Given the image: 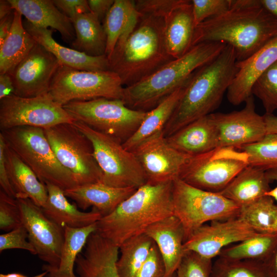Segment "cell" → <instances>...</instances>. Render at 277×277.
<instances>
[{
	"instance_id": "obj_20",
	"label": "cell",
	"mask_w": 277,
	"mask_h": 277,
	"mask_svg": "<svg viewBox=\"0 0 277 277\" xmlns=\"http://www.w3.org/2000/svg\"><path fill=\"white\" fill-rule=\"evenodd\" d=\"M118 255L119 247L95 231L76 258L75 273L78 277H119Z\"/></svg>"
},
{
	"instance_id": "obj_1",
	"label": "cell",
	"mask_w": 277,
	"mask_h": 277,
	"mask_svg": "<svg viewBox=\"0 0 277 277\" xmlns=\"http://www.w3.org/2000/svg\"><path fill=\"white\" fill-rule=\"evenodd\" d=\"M276 36L277 19L260 0H231L228 10L195 27L192 47L202 43L222 42L233 48L240 62Z\"/></svg>"
},
{
	"instance_id": "obj_38",
	"label": "cell",
	"mask_w": 277,
	"mask_h": 277,
	"mask_svg": "<svg viewBox=\"0 0 277 277\" xmlns=\"http://www.w3.org/2000/svg\"><path fill=\"white\" fill-rule=\"evenodd\" d=\"M210 277H271L264 262L218 258L212 264Z\"/></svg>"
},
{
	"instance_id": "obj_52",
	"label": "cell",
	"mask_w": 277,
	"mask_h": 277,
	"mask_svg": "<svg viewBox=\"0 0 277 277\" xmlns=\"http://www.w3.org/2000/svg\"><path fill=\"white\" fill-rule=\"evenodd\" d=\"M264 263L271 277H277V247L270 257Z\"/></svg>"
},
{
	"instance_id": "obj_39",
	"label": "cell",
	"mask_w": 277,
	"mask_h": 277,
	"mask_svg": "<svg viewBox=\"0 0 277 277\" xmlns=\"http://www.w3.org/2000/svg\"><path fill=\"white\" fill-rule=\"evenodd\" d=\"M236 148L247 154L249 165L265 171L277 167V134H267L256 143Z\"/></svg>"
},
{
	"instance_id": "obj_11",
	"label": "cell",
	"mask_w": 277,
	"mask_h": 277,
	"mask_svg": "<svg viewBox=\"0 0 277 277\" xmlns=\"http://www.w3.org/2000/svg\"><path fill=\"white\" fill-rule=\"evenodd\" d=\"M248 165V156L243 151L217 147L190 156L179 178L197 188L219 193Z\"/></svg>"
},
{
	"instance_id": "obj_28",
	"label": "cell",
	"mask_w": 277,
	"mask_h": 277,
	"mask_svg": "<svg viewBox=\"0 0 277 277\" xmlns=\"http://www.w3.org/2000/svg\"><path fill=\"white\" fill-rule=\"evenodd\" d=\"M5 158L7 171L16 199H29L38 206L43 208L48 196L46 185L6 144Z\"/></svg>"
},
{
	"instance_id": "obj_37",
	"label": "cell",
	"mask_w": 277,
	"mask_h": 277,
	"mask_svg": "<svg viewBox=\"0 0 277 277\" xmlns=\"http://www.w3.org/2000/svg\"><path fill=\"white\" fill-rule=\"evenodd\" d=\"M260 233H277V205L268 196L241 207L238 216Z\"/></svg>"
},
{
	"instance_id": "obj_9",
	"label": "cell",
	"mask_w": 277,
	"mask_h": 277,
	"mask_svg": "<svg viewBox=\"0 0 277 277\" xmlns=\"http://www.w3.org/2000/svg\"><path fill=\"white\" fill-rule=\"evenodd\" d=\"M63 108L76 121L123 143L136 131L147 111L134 110L121 100L73 101Z\"/></svg>"
},
{
	"instance_id": "obj_50",
	"label": "cell",
	"mask_w": 277,
	"mask_h": 277,
	"mask_svg": "<svg viewBox=\"0 0 277 277\" xmlns=\"http://www.w3.org/2000/svg\"><path fill=\"white\" fill-rule=\"evenodd\" d=\"M13 93V84L10 74H0V100Z\"/></svg>"
},
{
	"instance_id": "obj_12",
	"label": "cell",
	"mask_w": 277,
	"mask_h": 277,
	"mask_svg": "<svg viewBox=\"0 0 277 277\" xmlns=\"http://www.w3.org/2000/svg\"><path fill=\"white\" fill-rule=\"evenodd\" d=\"M44 130L57 159L72 175L77 186L101 182L102 172L91 143L73 123Z\"/></svg>"
},
{
	"instance_id": "obj_40",
	"label": "cell",
	"mask_w": 277,
	"mask_h": 277,
	"mask_svg": "<svg viewBox=\"0 0 277 277\" xmlns=\"http://www.w3.org/2000/svg\"><path fill=\"white\" fill-rule=\"evenodd\" d=\"M252 94L261 101L266 114L277 110V61L256 81Z\"/></svg>"
},
{
	"instance_id": "obj_32",
	"label": "cell",
	"mask_w": 277,
	"mask_h": 277,
	"mask_svg": "<svg viewBox=\"0 0 277 277\" xmlns=\"http://www.w3.org/2000/svg\"><path fill=\"white\" fill-rule=\"evenodd\" d=\"M70 19L75 33L71 48L90 56L106 55V35L99 19L88 12L77 14Z\"/></svg>"
},
{
	"instance_id": "obj_3",
	"label": "cell",
	"mask_w": 277,
	"mask_h": 277,
	"mask_svg": "<svg viewBox=\"0 0 277 277\" xmlns=\"http://www.w3.org/2000/svg\"><path fill=\"white\" fill-rule=\"evenodd\" d=\"M172 181L146 183L110 214L96 223V232L119 246L144 233L154 223L173 215Z\"/></svg>"
},
{
	"instance_id": "obj_51",
	"label": "cell",
	"mask_w": 277,
	"mask_h": 277,
	"mask_svg": "<svg viewBox=\"0 0 277 277\" xmlns=\"http://www.w3.org/2000/svg\"><path fill=\"white\" fill-rule=\"evenodd\" d=\"M14 10L8 15L0 19V45L8 36L13 22Z\"/></svg>"
},
{
	"instance_id": "obj_23",
	"label": "cell",
	"mask_w": 277,
	"mask_h": 277,
	"mask_svg": "<svg viewBox=\"0 0 277 277\" xmlns=\"http://www.w3.org/2000/svg\"><path fill=\"white\" fill-rule=\"evenodd\" d=\"M137 189L116 188L101 182L80 185L64 191L83 210L89 207L96 210L103 216L113 212Z\"/></svg>"
},
{
	"instance_id": "obj_24",
	"label": "cell",
	"mask_w": 277,
	"mask_h": 277,
	"mask_svg": "<svg viewBox=\"0 0 277 277\" xmlns=\"http://www.w3.org/2000/svg\"><path fill=\"white\" fill-rule=\"evenodd\" d=\"M164 35L168 54L174 59L192 47L195 26L191 1L181 0L164 18Z\"/></svg>"
},
{
	"instance_id": "obj_10",
	"label": "cell",
	"mask_w": 277,
	"mask_h": 277,
	"mask_svg": "<svg viewBox=\"0 0 277 277\" xmlns=\"http://www.w3.org/2000/svg\"><path fill=\"white\" fill-rule=\"evenodd\" d=\"M124 87L119 76L112 71L80 70L61 65L48 94L63 106L73 101L98 98L123 100Z\"/></svg>"
},
{
	"instance_id": "obj_31",
	"label": "cell",
	"mask_w": 277,
	"mask_h": 277,
	"mask_svg": "<svg viewBox=\"0 0 277 277\" xmlns=\"http://www.w3.org/2000/svg\"><path fill=\"white\" fill-rule=\"evenodd\" d=\"M141 15L135 1L114 0L103 21L106 35V55L108 60L118 41L127 37L136 25Z\"/></svg>"
},
{
	"instance_id": "obj_14",
	"label": "cell",
	"mask_w": 277,
	"mask_h": 277,
	"mask_svg": "<svg viewBox=\"0 0 277 277\" xmlns=\"http://www.w3.org/2000/svg\"><path fill=\"white\" fill-rule=\"evenodd\" d=\"M23 225L36 255L46 265L57 268L65 242L64 228L48 218L42 208L29 199H16Z\"/></svg>"
},
{
	"instance_id": "obj_15",
	"label": "cell",
	"mask_w": 277,
	"mask_h": 277,
	"mask_svg": "<svg viewBox=\"0 0 277 277\" xmlns=\"http://www.w3.org/2000/svg\"><path fill=\"white\" fill-rule=\"evenodd\" d=\"M61 65L54 55L37 43L9 73L13 84V94L32 97L48 94Z\"/></svg>"
},
{
	"instance_id": "obj_55",
	"label": "cell",
	"mask_w": 277,
	"mask_h": 277,
	"mask_svg": "<svg viewBox=\"0 0 277 277\" xmlns=\"http://www.w3.org/2000/svg\"><path fill=\"white\" fill-rule=\"evenodd\" d=\"M262 5L277 19V0H260Z\"/></svg>"
},
{
	"instance_id": "obj_44",
	"label": "cell",
	"mask_w": 277,
	"mask_h": 277,
	"mask_svg": "<svg viewBox=\"0 0 277 277\" xmlns=\"http://www.w3.org/2000/svg\"><path fill=\"white\" fill-rule=\"evenodd\" d=\"M28 232L22 225L10 231L0 235V252L8 249H21L29 251L31 254L36 255L33 245L28 241Z\"/></svg>"
},
{
	"instance_id": "obj_25",
	"label": "cell",
	"mask_w": 277,
	"mask_h": 277,
	"mask_svg": "<svg viewBox=\"0 0 277 277\" xmlns=\"http://www.w3.org/2000/svg\"><path fill=\"white\" fill-rule=\"evenodd\" d=\"M12 8L33 25L51 27L58 31L63 40L70 44L75 38L71 19L61 12L52 0H8Z\"/></svg>"
},
{
	"instance_id": "obj_56",
	"label": "cell",
	"mask_w": 277,
	"mask_h": 277,
	"mask_svg": "<svg viewBox=\"0 0 277 277\" xmlns=\"http://www.w3.org/2000/svg\"><path fill=\"white\" fill-rule=\"evenodd\" d=\"M14 11L8 0L0 1V19L10 14Z\"/></svg>"
},
{
	"instance_id": "obj_53",
	"label": "cell",
	"mask_w": 277,
	"mask_h": 277,
	"mask_svg": "<svg viewBox=\"0 0 277 277\" xmlns=\"http://www.w3.org/2000/svg\"><path fill=\"white\" fill-rule=\"evenodd\" d=\"M263 117L266 127V134H277V115L265 113Z\"/></svg>"
},
{
	"instance_id": "obj_21",
	"label": "cell",
	"mask_w": 277,
	"mask_h": 277,
	"mask_svg": "<svg viewBox=\"0 0 277 277\" xmlns=\"http://www.w3.org/2000/svg\"><path fill=\"white\" fill-rule=\"evenodd\" d=\"M157 246L164 260L167 277H172L185 251L184 231L179 220L171 215L150 225L145 231Z\"/></svg>"
},
{
	"instance_id": "obj_22",
	"label": "cell",
	"mask_w": 277,
	"mask_h": 277,
	"mask_svg": "<svg viewBox=\"0 0 277 277\" xmlns=\"http://www.w3.org/2000/svg\"><path fill=\"white\" fill-rule=\"evenodd\" d=\"M23 25L36 43L54 55L62 65L80 70H109V60L106 55L90 56L63 46L54 40L51 30L35 26L27 21Z\"/></svg>"
},
{
	"instance_id": "obj_30",
	"label": "cell",
	"mask_w": 277,
	"mask_h": 277,
	"mask_svg": "<svg viewBox=\"0 0 277 277\" xmlns=\"http://www.w3.org/2000/svg\"><path fill=\"white\" fill-rule=\"evenodd\" d=\"M188 81L165 97L154 108L147 111L136 131L123 143L126 149L132 152L147 139L163 132L184 92Z\"/></svg>"
},
{
	"instance_id": "obj_4",
	"label": "cell",
	"mask_w": 277,
	"mask_h": 277,
	"mask_svg": "<svg viewBox=\"0 0 277 277\" xmlns=\"http://www.w3.org/2000/svg\"><path fill=\"white\" fill-rule=\"evenodd\" d=\"M161 17L141 14L132 32L118 41L109 59V70L127 87L149 76L173 60L164 40Z\"/></svg>"
},
{
	"instance_id": "obj_36",
	"label": "cell",
	"mask_w": 277,
	"mask_h": 277,
	"mask_svg": "<svg viewBox=\"0 0 277 277\" xmlns=\"http://www.w3.org/2000/svg\"><path fill=\"white\" fill-rule=\"evenodd\" d=\"M154 242L146 233L132 237L119 246L116 268L119 277H135Z\"/></svg>"
},
{
	"instance_id": "obj_17",
	"label": "cell",
	"mask_w": 277,
	"mask_h": 277,
	"mask_svg": "<svg viewBox=\"0 0 277 277\" xmlns=\"http://www.w3.org/2000/svg\"><path fill=\"white\" fill-rule=\"evenodd\" d=\"M145 173L147 183L172 181L191 156L183 153L168 143L163 132L147 139L133 151Z\"/></svg>"
},
{
	"instance_id": "obj_26",
	"label": "cell",
	"mask_w": 277,
	"mask_h": 277,
	"mask_svg": "<svg viewBox=\"0 0 277 277\" xmlns=\"http://www.w3.org/2000/svg\"><path fill=\"white\" fill-rule=\"evenodd\" d=\"M166 138L173 148L190 156L218 147L217 131L211 114L195 120Z\"/></svg>"
},
{
	"instance_id": "obj_41",
	"label": "cell",
	"mask_w": 277,
	"mask_h": 277,
	"mask_svg": "<svg viewBox=\"0 0 277 277\" xmlns=\"http://www.w3.org/2000/svg\"><path fill=\"white\" fill-rule=\"evenodd\" d=\"M212 259L186 251L173 277H210Z\"/></svg>"
},
{
	"instance_id": "obj_5",
	"label": "cell",
	"mask_w": 277,
	"mask_h": 277,
	"mask_svg": "<svg viewBox=\"0 0 277 277\" xmlns=\"http://www.w3.org/2000/svg\"><path fill=\"white\" fill-rule=\"evenodd\" d=\"M226 44L202 43L192 47L143 80L125 87L123 101L131 109L148 111L185 85L194 72L216 58Z\"/></svg>"
},
{
	"instance_id": "obj_48",
	"label": "cell",
	"mask_w": 277,
	"mask_h": 277,
	"mask_svg": "<svg viewBox=\"0 0 277 277\" xmlns=\"http://www.w3.org/2000/svg\"><path fill=\"white\" fill-rule=\"evenodd\" d=\"M6 143L3 136L0 133V186L1 190L3 191L9 196L16 199L15 193L12 188L7 171L5 149Z\"/></svg>"
},
{
	"instance_id": "obj_57",
	"label": "cell",
	"mask_w": 277,
	"mask_h": 277,
	"mask_svg": "<svg viewBox=\"0 0 277 277\" xmlns=\"http://www.w3.org/2000/svg\"><path fill=\"white\" fill-rule=\"evenodd\" d=\"M47 273V271L43 272L32 277H45ZM0 277H29L19 272H11L8 273H1Z\"/></svg>"
},
{
	"instance_id": "obj_16",
	"label": "cell",
	"mask_w": 277,
	"mask_h": 277,
	"mask_svg": "<svg viewBox=\"0 0 277 277\" xmlns=\"http://www.w3.org/2000/svg\"><path fill=\"white\" fill-rule=\"evenodd\" d=\"M241 110L211 113L216 127L218 147L238 148L256 143L267 134L263 115L255 111L253 95Z\"/></svg>"
},
{
	"instance_id": "obj_33",
	"label": "cell",
	"mask_w": 277,
	"mask_h": 277,
	"mask_svg": "<svg viewBox=\"0 0 277 277\" xmlns=\"http://www.w3.org/2000/svg\"><path fill=\"white\" fill-rule=\"evenodd\" d=\"M14 13L10 32L0 45V74L11 72L37 43L24 27L22 15Z\"/></svg>"
},
{
	"instance_id": "obj_47",
	"label": "cell",
	"mask_w": 277,
	"mask_h": 277,
	"mask_svg": "<svg viewBox=\"0 0 277 277\" xmlns=\"http://www.w3.org/2000/svg\"><path fill=\"white\" fill-rule=\"evenodd\" d=\"M55 6L70 19L75 15L90 12L87 0H52Z\"/></svg>"
},
{
	"instance_id": "obj_49",
	"label": "cell",
	"mask_w": 277,
	"mask_h": 277,
	"mask_svg": "<svg viewBox=\"0 0 277 277\" xmlns=\"http://www.w3.org/2000/svg\"><path fill=\"white\" fill-rule=\"evenodd\" d=\"M114 2V0H88V3L90 12L103 22Z\"/></svg>"
},
{
	"instance_id": "obj_7",
	"label": "cell",
	"mask_w": 277,
	"mask_h": 277,
	"mask_svg": "<svg viewBox=\"0 0 277 277\" xmlns=\"http://www.w3.org/2000/svg\"><path fill=\"white\" fill-rule=\"evenodd\" d=\"M172 205L173 215L183 226L185 242L205 223L237 217L241 209L219 193L197 188L179 177L172 181Z\"/></svg>"
},
{
	"instance_id": "obj_35",
	"label": "cell",
	"mask_w": 277,
	"mask_h": 277,
	"mask_svg": "<svg viewBox=\"0 0 277 277\" xmlns=\"http://www.w3.org/2000/svg\"><path fill=\"white\" fill-rule=\"evenodd\" d=\"M277 247V233H260L223 249L218 257L264 262Z\"/></svg>"
},
{
	"instance_id": "obj_29",
	"label": "cell",
	"mask_w": 277,
	"mask_h": 277,
	"mask_svg": "<svg viewBox=\"0 0 277 277\" xmlns=\"http://www.w3.org/2000/svg\"><path fill=\"white\" fill-rule=\"evenodd\" d=\"M270 182L265 170L248 165L219 193L242 207L265 196Z\"/></svg>"
},
{
	"instance_id": "obj_18",
	"label": "cell",
	"mask_w": 277,
	"mask_h": 277,
	"mask_svg": "<svg viewBox=\"0 0 277 277\" xmlns=\"http://www.w3.org/2000/svg\"><path fill=\"white\" fill-rule=\"evenodd\" d=\"M258 233L238 217L214 221L195 230L184 242V249L185 252L193 251L212 260L219 256L226 246L241 242Z\"/></svg>"
},
{
	"instance_id": "obj_34",
	"label": "cell",
	"mask_w": 277,
	"mask_h": 277,
	"mask_svg": "<svg viewBox=\"0 0 277 277\" xmlns=\"http://www.w3.org/2000/svg\"><path fill=\"white\" fill-rule=\"evenodd\" d=\"M96 223L81 228L64 227L65 242L59 265L51 268L44 264L42 270L47 272L45 277H78L75 272L76 260L89 236L96 231Z\"/></svg>"
},
{
	"instance_id": "obj_42",
	"label": "cell",
	"mask_w": 277,
	"mask_h": 277,
	"mask_svg": "<svg viewBox=\"0 0 277 277\" xmlns=\"http://www.w3.org/2000/svg\"><path fill=\"white\" fill-rule=\"evenodd\" d=\"M231 0H192V13L195 27L205 21L228 10Z\"/></svg>"
},
{
	"instance_id": "obj_13",
	"label": "cell",
	"mask_w": 277,
	"mask_h": 277,
	"mask_svg": "<svg viewBox=\"0 0 277 277\" xmlns=\"http://www.w3.org/2000/svg\"><path fill=\"white\" fill-rule=\"evenodd\" d=\"M75 121L48 93L32 97L13 94L0 100L1 131L22 126L45 129Z\"/></svg>"
},
{
	"instance_id": "obj_8",
	"label": "cell",
	"mask_w": 277,
	"mask_h": 277,
	"mask_svg": "<svg viewBox=\"0 0 277 277\" xmlns=\"http://www.w3.org/2000/svg\"><path fill=\"white\" fill-rule=\"evenodd\" d=\"M73 125L90 141L102 172L101 183L116 188H138L147 183L144 170L131 151L115 138L75 121Z\"/></svg>"
},
{
	"instance_id": "obj_43",
	"label": "cell",
	"mask_w": 277,
	"mask_h": 277,
	"mask_svg": "<svg viewBox=\"0 0 277 277\" xmlns=\"http://www.w3.org/2000/svg\"><path fill=\"white\" fill-rule=\"evenodd\" d=\"M22 225L16 199L0 190V229L8 232Z\"/></svg>"
},
{
	"instance_id": "obj_19",
	"label": "cell",
	"mask_w": 277,
	"mask_h": 277,
	"mask_svg": "<svg viewBox=\"0 0 277 277\" xmlns=\"http://www.w3.org/2000/svg\"><path fill=\"white\" fill-rule=\"evenodd\" d=\"M277 61V36L250 56L236 65L238 71L227 91L228 101L234 106L245 103L252 94L258 78Z\"/></svg>"
},
{
	"instance_id": "obj_2",
	"label": "cell",
	"mask_w": 277,
	"mask_h": 277,
	"mask_svg": "<svg viewBox=\"0 0 277 277\" xmlns=\"http://www.w3.org/2000/svg\"><path fill=\"white\" fill-rule=\"evenodd\" d=\"M236 62L233 48L226 45L216 58L194 72L163 130L165 137L219 107L238 71Z\"/></svg>"
},
{
	"instance_id": "obj_45",
	"label": "cell",
	"mask_w": 277,
	"mask_h": 277,
	"mask_svg": "<svg viewBox=\"0 0 277 277\" xmlns=\"http://www.w3.org/2000/svg\"><path fill=\"white\" fill-rule=\"evenodd\" d=\"M135 277H167L164 260L155 243Z\"/></svg>"
},
{
	"instance_id": "obj_54",
	"label": "cell",
	"mask_w": 277,
	"mask_h": 277,
	"mask_svg": "<svg viewBox=\"0 0 277 277\" xmlns=\"http://www.w3.org/2000/svg\"><path fill=\"white\" fill-rule=\"evenodd\" d=\"M266 172L270 181H275L277 184V167L267 170ZM265 195L271 197L275 201L277 205V185L274 188L266 192Z\"/></svg>"
},
{
	"instance_id": "obj_27",
	"label": "cell",
	"mask_w": 277,
	"mask_h": 277,
	"mask_svg": "<svg viewBox=\"0 0 277 277\" xmlns=\"http://www.w3.org/2000/svg\"><path fill=\"white\" fill-rule=\"evenodd\" d=\"M45 185L48 196L42 209L48 218L58 225L81 228L95 223L102 217L93 208L89 212L80 210L76 205L69 202L59 187L49 183Z\"/></svg>"
},
{
	"instance_id": "obj_46",
	"label": "cell",
	"mask_w": 277,
	"mask_h": 277,
	"mask_svg": "<svg viewBox=\"0 0 277 277\" xmlns=\"http://www.w3.org/2000/svg\"><path fill=\"white\" fill-rule=\"evenodd\" d=\"M181 0L135 1L137 11L142 14L164 18Z\"/></svg>"
},
{
	"instance_id": "obj_6",
	"label": "cell",
	"mask_w": 277,
	"mask_h": 277,
	"mask_svg": "<svg viewBox=\"0 0 277 277\" xmlns=\"http://www.w3.org/2000/svg\"><path fill=\"white\" fill-rule=\"evenodd\" d=\"M6 144L34 172L44 185L64 191L77 186L72 175L57 159L44 129L22 126L1 131Z\"/></svg>"
}]
</instances>
